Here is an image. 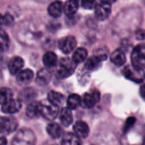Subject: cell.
Returning a JSON list of instances; mask_svg holds the SVG:
<instances>
[{
    "label": "cell",
    "instance_id": "1",
    "mask_svg": "<svg viewBox=\"0 0 145 145\" xmlns=\"http://www.w3.org/2000/svg\"><path fill=\"white\" fill-rule=\"evenodd\" d=\"M76 66L77 64L73 60V59L68 57L62 58L59 62V65L56 70V75L60 79L67 78L74 72Z\"/></svg>",
    "mask_w": 145,
    "mask_h": 145
},
{
    "label": "cell",
    "instance_id": "2",
    "mask_svg": "<svg viewBox=\"0 0 145 145\" xmlns=\"http://www.w3.org/2000/svg\"><path fill=\"white\" fill-rule=\"evenodd\" d=\"M132 66L136 69L144 71L145 69V42L137 45L131 55Z\"/></svg>",
    "mask_w": 145,
    "mask_h": 145
},
{
    "label": "cell",
    "instance_id": "3",
    "mask_svg": "<svg viewBox=\"0 0 145 145\" xmlns=\"http://www.w3.org/2000/svg\"><path fill=\"white\" fill-rule=\"evenodd\" d=\"M11 145H35V136L31 130L23 128L14 137Z\"/></svg>",
    "mask_w": 145,
    "mask_h": 145
},
{
    "label": "cell",
    "instance_id": "4",
    "mask_svg": "<svg viewBox=\"0 0 145 145\" xmlns=\"http://www.w3.org/2000/svg\"><path fill=\"white\" fill-rule=\"evenodd\" d=\"M18 127V121L12 116H0V134L5 135L13 133Z\"/></svg>",
    "mask_w": 145,
    "mask_h": 145
},
{
    "label": "cell",
    "instance_id": "5",
    "mask_svg": "<svg viewBox=\"0 0 145 145\" xmlns=\"http://www.w3.org/2000/svg\"><path fill=\"white\" fill-rule=\"evenodd\" d=\"M123 75L125 76L126 78L128 80H131L134 82L139 83L144 82L145 79V72L144 71L138 70L134 68L132 65H126L123 71H122Z\"/></svg>",
    "mask_w": 145,
    "mask_h": 145
},
{
    "label": "cell",
    "instance_id": "6",
    "mask_svg": "<svg viewBox=\"0 0 145 145\" xmlns=\"http://www.w3.org/2000/svg\"><path fill=\"white\" fill-rule=\"evenodd\" d=\"M111 14V3L108 1H101L95 6L96 17L100 20H107Z\"/></svg>",
    "mask_w": 145,
    "mask_h": 145
},
{
    "label": "cell",
    "instance_id": "7",
    "mask_svg": "<svg viewBox=\"0 0 145 145\" xmlns=\"http://www.w3.org/2000/svg\"><path fill=\"white\" fill-rule=\"evenodd\" d=\"M77 41L73 36H67L61 38L58 42V47L60 50L65 54H70L76 48Z\"/></svg>",
    "mask_w": 145,
    "mask_h": 145
},
{
    "label": "cell",
    "instance_id": "8",
    "mask_svg": "<svg viewBox=\"0 0 145 145\" xmlns=\"http://www.w3.org/2000/svg\"><path fill=\"white\" fill-rule=\"evenodd\" d=\"M58 115L59 110L57 106L50 104V102L41 103V116H43L46 120L52 121L56 119Z\"/></svg>",
    "mask_w": 145,
    "mask_h": 145
},
{
    "label": "cell",
    "instance_id": "9",
    "mask_svg": "<svg viewBox=\"0 0 145 145\" xmlns=\"http://www.w3.org/2000/svg\"><path fill=\"white\" fill-rule=\"evenodd\" d=\"M101 95L100 92L97 89H94L91 93H85L82 99V104L85 108H92L97 103L100 101Z\"/></svg>",
    "mask_w": 145,
    "mask_h": 145
},
{
    "label": "cell",
    "instance_id": "10",
    "mask_svg": "<svg viewBox=\"0 0 145 145\" xmlns=\"http://www.w3.org/2000/svg\"><path fill=\"white\" fill-rule=\"evenodd\" d=\"M21 106L22 105H21V100L13 98L10 100H9L6 104L2 105V111L9 115L15 114L20 111V110L21 109Z\"/></svg>",
    "mask_w": 145,
    "mask_h": 145
},
{
    "label": "cell",
    "instance_id": "11",
    "mask_svg": "<svg viewBox=\"0 0 145 145\" xmlns=\"http://www.w3.org/2000/svg\"><path fill=\"white\" fill-rule=\"evenodd\" d=\"M24 66V60L22 58L19 56L13 57L9 62V71L11 75H17L19 72L22 71Z\"/></svg>",
    "mask_w": 145,
    "mask_h": 145
},
{
    "label": "cell",
    "instance_id": "12",
    "mask_svg": "<svg viewBox=\"0 0 145 145\" xmlns=\"http://www.w3.org/2000/svg\"><path fill=\"white\" fill-rule=\"evenodd\" d=\"M73 133L76 136H78L79 138H85L89 135L90 128L87 123L82 121H78L73 125Z\"/></svg>",
    "mask_w": 145,
    "mask_h": 145
},
{
    "label": "cell",
    "instance_id": "13",
    "mask_svg": "<svg viewBox=\"0 0 145 145\" xmlns=\"http://www.w3.org/2000/svg\"><path fill=\"white\" fill-rule=\"evenodd\" d=\"M52 78V72L48 68L39 70L36 76V82L40 86H45L50 83Z\"/></svg>",
    "mask_w": 145,
    "mask_h": 145
},
{
    "label": "cell",
    "instance_id": "14",
    "mask_svg": "<svg viewBox=\"0 0 145 145\" xmlns=\"http://www.w3.org/2000/svg\"><path fill=\"white\" fill-rule=\"evenodd\" d=\"M26 114L29 118H37L41 116V103L32 102L30 103L26 110Z\"/></svg>",
    "mask_w": 145,
    "mask_h": 145
},
{
    "label": "cell",
    "instance_id": "15",
    "mask_svg": "<svg viewBox=\"0 0 145 145\" xmlns=\"http://www.w3.org/2000/svg\"><path fill=\"white\" fill-rule=\"evenodd\" d=\"M33 76H34V74H33V71L32 70L25 69V70H22L21 72H19L17 74L16 80H17L19 84L25 85V84L29 83L32 80Z\"/></svg>",
    "mask_w": 145,
    "mask_h": 145
},
{
    "label": "cell",
    "instance_id": "16",
    "mask_svg": "<svg viewBox=\"0 0 145 145\" xmlns=\"http://www.w3.org/2000/svg\"><path fill=\"white\" fill-rule=\"evenodd\" d=\"M59 118H60L62 124L64 127H68L69 125H71L73 122V114L68 107L62 109V110L60 111V114H59Z\"/></svg>",
    "mask_w": 145,
    "mask_h": 145
},
{
    "label": "cell",
    "instance_id": "17",
    "mask_svg": "<svg viewBox=\"0 0 145 145\" xmlns=\"http://www.w3.org/2000/svg\"><path fill=\"white\" fill-rule=\"evenodd\" d=\"M63 11V4L60 1H56L51 3L48 7V13L52 17H59L61 16Z\"/></svg>",
    "mask_w": 145,
    "mask_h": 145
},
{
    "label": "cell",
    "instance_id": "18",
    "mask_svg": "<svg viewBox=\"0 0 145 145\" xmlns=\"http://www.w3.org/2000/svg\"><path fill=\"white\" fill-rule=\"evenodd\" d=\"M103 60L96 55H93L86 59L85 62V68L87 71H96L101 67Z\"/></svg>",
    "mask_w": 145,
    "mask_h": 145
},
{
    "label": "cell",
    "instance_id": "19",
    "mask_svg": "<svg viewBox=\"0 0 145 145\" xmlns=\"http://www.w3.org/2000/svg\"><path fill=\"white\" fill-rule=\"evenodd\" d=\"M47 99H48V101L56 105V106H60L62 105V103L64 102L65 100V97L63 94H62L61 93H58V92H56V91H50L48 93V96H47Z\"/></svg>",
    "mask_w": 145,
    "mask_h": 145
},
{
    "label": "cell",
    "instance_id": "20",
    "mask_svg": "<svg viewBox=\"0 0 145 145\" xmlns=\"http://www.w3.org/2000/svg\"><path fill=\"white\" fill-rule=\"evenodd\" d=\"M126 55L125 54L120 50V49H116L111 54H110V61L115 64V65L118 66H121L126 63Z\"/></svg>",
    "mask_w": 145,
    "mask_h": 145
},
{
    "label": "cell",
    "instance_id": "21",
    "mask_svg": "<svg viewBox=\"0 0 145 145\" xmlns=\"http://www.w3.org/2000/svg\"><path fill=\"white\" fill-rule=\"evenodd\" d=\"M47 133L52 138H59L62 134V128L57 123H50L46 127Z\"/></svg>",
    "mask_w": 145,
    "mask_h": 145
},
{
    "label": "cell",
    "instance_id": "22",
    "mask_svg": "<svg viewBox=\"0 0 145 145\" xmlns=\"http://www.w3.org/2000/svg\"><path fill=\"white\" fill-rule=\"evenodd\" d=\"M61 145H81V140L74 133H68L63 136Z\"/></svg>",
    "mask_w": 145,
    "mask_h": 145
},
{
    "label": "cell",
    "instance_id": "23",
    "mask_svg": "<svg viewBox=\"0 0 145 145\" xmlns=\"http://www.w3.org/2000/svg\"><path fill=\"white\" fill-rule=\"evenodd\" d=\"M43 63L46 68H52L57 64V56L53 52H46L43 56Z\"/></svg>",
    "mask_w": 145,
    "mask_h": 145
},
{
    "label": "cell",
    "instance_id": "24",
    "mask_svg": "<svg viewBox=\"0 0 145 145\" xmlns=\"http://www.w3.org/2000/svg\"><path fill=\"white\" fill-rule=\"evenodd\" d=\"M81 104H82V99H81L80 96L76 93H73V94L69 95L67 99V107L70 110H76L78 107L80 106Z\"/></svg>",
    "mask_w": 145,
    "mask_h": 145
},
{
    "label": "cell",
    "instance_id": "25",
    "mask_svg": "<svg viewBox=\"0 0 145 145\" xmlns=\"http://www.w3.org/2000/svg\"><path fill=\"white\" fill-rule=\"evenodd\" d=\"M79 2L78 1H67L63 4V12L68 16H73L78 11Z\"/></svg>",
    "mask_w": 145,
    "mask_h": 145
},
{
    "label": "cell",
    "instance_id": "26",
    "mask_svg": "<svg viewBox=\"0 0 145 145\" xmlns=\"http://www.w3.org/2000/svg\"><path fill=\"white\" fill-rule=\"evenodd\" d=\"M87 50L84 48H77L74 52H73V60L78 65V64H80L82 62H84L86 58H87Z\"/></svg>",
    "mask_w": 145,
    "mask_h": 145
},
{
    "label": "cell",
    "instance_id": "27",
    "mask_svg": "<svg viewBox=\"0 0 145 145\" xmlns=\"http://www.w3.org/2000/svg\"><path fill=\"white\" fill-rule=\"evenodd\" d=\"M11 99H13V92L8 88H0V105H3Z\"/></svg>",
    "mask_w": 145,
    "mask_h": 145
},
{
    "label": "cell",
    "instance_id": "28",
    "mask_svg": "<svg viewBox=\"0 0 145 145\" xmlns=\"http://www.w3.org/2000/svg\"><path fill=\"white\" fill-rule=\"evenodd\" d=\"M9 46V38L7 33L0 28V53H3L8 49Z\"/></svg>",
    "mask_w": 145,
    "mask_h": 145
},
{
    "label": "cell",
    "instance_id": "29",
    "mask_svg": "<svg viewBox=\"0 0 145 145\" xmlns=\"http://www.w3.org/2000/svg\"><path fill=\"white\" fill-rule=\"evenodd\" d=\"M13 16L9 14H0V25H9L13 22Z\"/></svg>",
    "mask_w": 145,
    "mask_h": 145
},
{
    "label": "cell",
    "instance_id": "30",
    "mask_svg": "<svg viewBox=\"0 0 145 145\" xmlns=\"http://www.w3.org/2000/svg\"><path fill=\"white\" fill-rule=\"evenodd\" d=\"M136 122V118L133 116H130L126 119L125 126H124V133H127L135 124Z\"/></svg>",
    "mask_w": 145,
    "mask_h": 145
},
{
    "label": "cell",
    "instance_id": "31",
    "mask_svg": "<svg viewBox=\"0 0 145 145\" xmlns=\"http://www.w3.org/2000/svg\"><path fill=\"white\" fill-rule=\"evenodd\" d=\"M97 3L95 1H82L81 5L85 9H91L96 6Z\"/></svg>",
    "mask_w": 145,
    "mask_h": 145
},
{
    "label": "cell",
    "instance_id": "32",
    "mask_svg": "<svg viewBox=\"0 0 145 145\" xmlns=\"http://www.w3.org/2000/svg\"><path fill=\"white\" fill-rule=\"evenodd\" d=\"M136 38L138 40H145V30H138L136 32Z\"/></svg>",
    "mask_w": 145,
    "mask_h": 145
},
{
    "label": "cell",
    "instance_id": "33",
    "mask_svg": "<svg viewBox=\"0 0 145 145\" xmlns=\"http://www.w3.org/2000/svg\"><path fill=\"white\" fill-rule=\"evenodd\" d=\"M140 95H141L142 99L145 100V83L140 87Z\"/></svg>",
    "mask_w": 145,
    "mask_h": 145
},
{
    "label": "cell",
    "instance_id": "34",
    "mask_svg": "<svg viewBox=\"0 0 145 145\" xmlns=\"http://www.w3.org/2000/svg\"><path fill=\"white\" fill-rule=\"evenodd\" d=\"M0 145H7V138L4 136H0Z\"/></svg>",
    "mask_w": 145,
    "mask_h": 145
},
{
    "label": "cell",
    "instance_id": "35",
    "mask_svg": "<svg viewBox=\"0 0 145 145\" xmlns=\"http://www.w3.org/2000/svg\"><path fill=\"white\" fill-rule=\"evenodd\" d=\"M143 145H145V136L144 138V142H143Z\"/></svg>",
    "mask_w": 145,
    "mask_h": 145
}]
</instances>
